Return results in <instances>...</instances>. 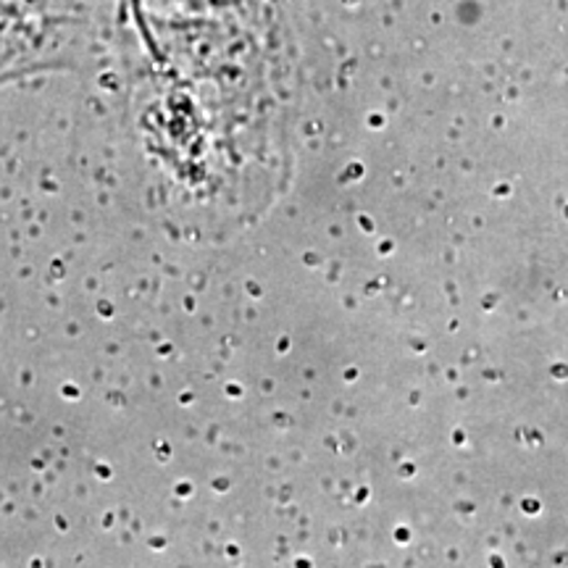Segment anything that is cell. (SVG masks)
<instances>
[{
	"label": "cell",
	"instance_id": "1",
	"mask_svg": "<svg viewBox=\"0 0 568 568\" xmlns=\"http://www.w3.org/2000/svg\"><path fill=\"white\" fill-rule=\"evenodd\" d=\"M116 9L0 0V88L53 71H80L113 53Z\"/></svg>",
	"mask_w": 568,
	"mask_h": 568
},
{
	"label": "cell",
	"instance_id": "2",
	"mask_svg": "<svg viewBox=\"0 0 568 568\" xmlns=\"http://www.w3.org/2000/svg\"><path fill=\"white\" fill-rule=\"evenodd\" d=\"M21 3H38V6H67V3H88V0H21Z\"/></svg>",
	"mask_w": 568,
	"mask_h": 568
},
{
	"label": "cell",
	"instance_id": "3",
	"mask_svg": "<svg viewBox=\"0 0 568 568\" xmlns=\"http://www.w3.org/2000/svg\"><path fill=\"white\" fill-rule=\"evenodd\" d=\"M92 6H101V9H116L119 0H88Z\"/></svg>",
	"mask_w": 568,
	"mask_h": 568
},
{
	"label": "cell",
	"instance_id": "4",
	"mask_svg": "<svg viewBox=\"0 0 568 568\" xmlns=\"http://www.w3.org/2000/svg\"><path fill=\"white\" fill-rule=\"evenodd\" d=\"M119 3H122V0H119ZM140 3H145V6H169V3H172V0H140Z\"/></svg>",
	"mask_w": 568,
	"mask_h": 568
}]
</instances>
